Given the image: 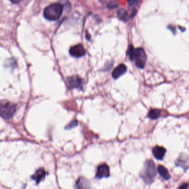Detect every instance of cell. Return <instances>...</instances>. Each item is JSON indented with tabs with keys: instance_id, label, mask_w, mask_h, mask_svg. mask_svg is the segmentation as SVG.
Listing matches in <instances>:
<instances>
[{
	"instance_id": "obj_10",
	"label": "cell",
	"mask_w": 189,
	"mask_h": 189,
	"mask_svg": "<svg viewBox=\"0 0 189 189\" xmlns=\"http://www.w3.org/2000/svg\"><path fill=\"white\" fill-rule=\"evenodd\" d=\"M46 176V172L45 170L43 168H40L35 172L34 174L32 175V178L33 180L36 182L37 184L40 183L41 181L45 179Z\"/></svg>"
},
{
	"instance_id": "obj_7",
	"label": "cell",
	"mask_w": 189,
	"mask_h": 189,
	"mask_svg": "<svg viewBox=\"0 0 189 189\" xmlns=\"http://www.w3.org/2000/svg\"><path fill=\"white\" fill-rule=\"evenodd\" d=\"M110 175V169L107 164H102L98 167L96 172V177L98 179L108 178Z\"/></svg>"
},
{
	"instance_id": "obj_6",
	"label": "cell",
	"mask_w": 189,
	"mask_h": 189,
	"mask_svg": "<svg viewBox=\"0 0 189 189\" xmlns=\"http://www.w3.org/2000/svg\"><path fill=\"white\" fill-rule=\"evenodd\" d=\"M69 87L73 88L81 89L82 88V80L78 76H72L68 77L67 78Z\"/></svg>"
},
{
	"instance_id": "obj_1",
	"label": "cell",
	"mask_w": 189,
	"mask_h": 189,
	"mask_svg": "<svg viewBox=\"0 0 189 189\" xmlns=\"http://www.w3.org/2000/svg\"><path fill=\"white\" fill-rule=\"evenodd\" d=\"M128 54L132 61H136V65L138 68H143L147 62V55L143 48H135L130 45Z\"/></svg>"
},
{
	"instance_id": "obj_19",
	"label": "cell",
	"mask_w": 189,
	"mask_h": 189,
	"mask_svg": "<svg viewBox=\"0 0 189 189\" xmlns=\"http://www.w3.org/2000/svg\"><path fill=\"white\" fill-rule=\"evenodd\" d=\"M11 2L14 3H18L20 2V1H15V0H14V1H11Z\"/></svg>"
},
{
	"instance_id": "obj_4",
	"label": "cell",
	"mask_w": 189,
	"mask_h": 189,
	"mask_svg": "<svg viewBox=\"0 0 189 189\" xmlns=\"http://www.w3.org/2000/svg\"><path fill=\"white\" fill-rule=\"evenodd\" d=\"M16 111V106L14 103L6 100L1 101L0 112L1 116L4 119H10L14 116Z\"/></svg>"
},
{
	"instance_id": "obj_9",
	"label": "cell",
	"mask_w": 189,
	"mask_h": 189,
	"mask_svg": "<svg viewBox=\"0 0 189 189\" xmlns=\"http://www.w3.org/2000/svg\"><path fill=\"white\" fill-rule=\"evenodd\" d=\"M167 150L163 147L156 146L152 149V154L155 159L162 160L165 155Z\"/></svg>"
},
{
	"instance_id": "obj_17",
	"label": "cell",
	"mask_w": 189,
	"mask_h": 189,
	"mask_svg": "<svg viewBox=\"0 0 189 189\" xmlns=\"http://www.w3.org/2000/svg\"><path fill=\"white\" fill-rule=\"evenodd\" d=\"M139 2H140V1H137V0H131V1H128V3L129 4V5L131 6L137 5Z\"/></svg>"
},
{
	"instance_id": "obj_16",
	"label": "cell",
	"mask_w": 189,
	"mask_h": 189,
	"mask_svg": "<svg viewBox=\"0 0 189 189\" xmlns=\"http://www.w3.org/2000/svg\"><path fill=\"white\" fill-rule=\"evenodd\" d=\"M119 6V3L117 1H110L109 3H108L107 7L109 9H114L117 7Z\"/></svg>"
},
{
	"instance_id": "obj_3",
	"label": "cell",
	"mask_w": 189,
	"mask_h": 189,
	"mask_svg": "<svg viewBox=\"0 0 189 189\" xmlns=\"http://www.w3.org/2000/svg\"><path fill=\"white\" fill-rule=\"evenodd\" d=\"M156 175L155 164L152 160H148L144 165V170L141 176L148 183H152Z\"/></svg>"
},
{
	"instance_id": "obj_8",
	"label": "cell",
	"mask_w": 189,
	"mask_h": 189,
	"mask_svg": "<svg viewBox=\"0 0 189 189\" xmlns=\"http://www.w3.org/2000/svg\"><path fill=\"white\" fill-rule=\"evenodd\" d=\"M127 70L126 65L124 64H120L116 67L112 72V77L114 79H118L120 77L123 75Z\"/></svg>"
},
{
	"instance_id": "obj_11",
	"label": "cell",
	"mask_w": 189,
	"mask_h": 189,
	"mask_svg": "<svg viewBox=\"0 0 189 189\" xmlns=\"http://www.w3.org/2000/svg\"><path fill=\"white\" fill-rule=\"evenodd\" d=\"M76 187L77 189H90V183L87 179L81 177L77 181Z\"/></svg>"
},
{
	"instance_id": "obj_14",
	"label": "cell",
	"mask_w": 189,
	"mask_h": 189,
	"mask_svg": "<svg viewBox=\"0 0 189 189\" xmlns=\"http://www.w3.org/2000/svg\"><path fill=\"white\" fill-rule=\"evenodd\" d=\"M161 114V111L157 109H152L148 114V116L152 119H156L158 118Z\"/></svg>"
},
{
	"instance_id": "obj_5",
	"label": "cell",
	"mask_w": 189,
	"mask_h": 189,
	"mask_svg": "<svg viewBox=\"0 0 189 189\" xmlns=\"http://www.w3.org/2000/svg\"><path fill=\"white\" fill-rule=\"evenodd\" d=\"M69 53L74 57L80 58L85 56L86 50L82 44H78L71 47L69 49Z\"/></svg>"
},
{
	"instance_id": "obj_2",
	"label": "cell",
	"mask_w": 189,
	"mask_h": 189,
	"mask_svg": "<svg viewBox=\"0 0 189 189\" xmlns=\"http://www.w3.org/2000/svg\"><path fill=\"white\" fill-rule=\"evenodd\" d=\"M63 11V6L61 3H52L44 10V17L49 21H56L59 18Z\"/></svg>"
},
{
	"instance_id": "obj_18",
	"label": "cell",
	"mask_w": 189,
	"mask_h": 189,
	"mask_svg": "<svg viewBox=\"0 0 189 189\" xmlns=\"http://www.w3.org/2000/svg\"><path fill=\"white\" fill-rule=\"evenodd\" d=\"M188 187H189V184H188V183H183V184L179 187V189H187Z\"/></svg>"
},
{
	"instance_id": "obj_12",
	"label": "cell",
	"mask_w": 189,
	"mask_h": 189,
	"mask_svg": "<svg viewBox=\"0 0 189 189\" xmlns=\"http://www.w3.org/2000/svg\"><path fill=\"white\" fill-rule=\"evenodd\" d=\"M157 170L158 171L159 174L161 176L164 178L165 180H168L170 178V174L168 170H167V168H165L164 166L163 165H159L158 167Z\"/></svg>"
},
{
	"instance_id": "obj_13",
	"label": "cell",
	"mask_w": 189,
	"mask_h": 189,
	"mask_svg": "<svg viewBox=\"0 0 189 189\" xmlns=\"http://www.w3.org/2000/svg\"><path fill=\"white\" fill-rule=\"evenodd\" d=\"M117 14L119 18L124 22H127L129 19V16L128 14V12L125 9H121L119 10L117 12Z\"/></svg>"
},
{
	"instance_id": "obj_15",
	"label": "cell",
	"mask_w": 189,
	"mask_h": 189,
	"mask_svg": "<svg viewBox=\"0 0 189 189\" xmlns=\"http://www.w3.org/2000/svg\"><path fill=\"white\" fill-rule=\"evenodd\" d=\"M77 125H78V121H77V120H76V119H74L73 120H72V121H71L69 124L67 125L65 127V129H68V130H69V129H72V128L77 127Z\"/></svg>"
}]
</instances>
